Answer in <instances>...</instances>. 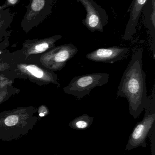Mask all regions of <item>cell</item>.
<instances>
[{
    "instance_id": "obj_1",
    "label": "cell",
    "mask_w": 155,
    "mask_h": 155,
    "mask_svg": "<svg viewBox=\"0 0 155 155\" xmlns=\"http://www.w3.org/2000/svg\"><path fill=\"white\" fill-rule=\"evenodd\" d=\"M143 56L142 49L135 51L117 89V96L125 97L128 101L129 113L134 119L142 114L148 101Z\"/></svg>"
},
{
    "instance_id": "obj_2",
    "label": "cell",
    "mask_w": 155,
    "mask_h": 155,
    "mask_svg": "<svg viewBox=\"0 0 155 155\" xmlns=\"http://www.w3.org/2000/svg\"><path fill=\"white\" fill-rule=\"evenodd\" d=\"M38 108L20 107L0 113V140L11 142L26 135L39 120Z\"/></svg>"
},
{
    "instance_id": "obj_3",
    "label": "cell",
    "mask_w": 155,
    "mask_h": 155,
    "mask_svg": "<svg viewBox=\"0 0 155 155\" xmlns=\"http://www.w3.org/2000/svg\"><path fill=\"white\" fill-rule=\"evenodd\" d=\"M2 73L10 79H28L40 86L50 84L59 86L57 74L43 66L39 61H29L14 63Z\"/></svg>"
},
{
    "instance_id": "obj_4",
    "label": "cell",
    "mask_w": 155,
    "mask_h": 155,
    "mask_svg": "<svg viewBox=\"0 0 155 155\" xmlns=\"http://www.w3.org/2000/svg\"><path fill=\"white\" fill-rule=\"evenodd\" d=\"M145 113L143 120L136 124L129 137L126 150L130 151L139 147H146L147 137L155 127V89L148 97V101L144 108Z\"/></svg>"
},
{
    "instance_id": "obj_5",
    "label": "cell",
    "mask_w": 155,
    "mask_h": 155,
    "mask_svg": "<svg viewBox=\"0 0 155 155\" xmlns=\"http://www.w3.org/2000/svg\"><path fill=\"white\" fill-rule=\"evenodd\" d=\"M62 37L58 35L43 39L25 40L21 49L11 53L13 61H39L41 55L55 47V43Z\"/></svg>"
},
{
    "instance_id": "obj_6",
    "label": "cell",
    "mask_w": 155,
    "mask_h": 155,
    "mask_svg": "<svg viewBox=\"0 0 155 155\" xmlns=\"http://www.w3.org/2000/svg\"><path fill=\"white\" fill-rule=\"evenodd\" d=\"M109 74L104 73L90 74L76 76L63 88L65 93L81 99L88 95L92 90L109 82Z\"/></svg>"
},
{
    "instance_id": "obj_7",
    "label": "cell",
    "mask_w": 155,
    "mask_h": 155,
    "mask_svg": "<svg viewBox=\"0 0 155 155\" xmlns=\"http://www.w3.org/2000/svg\"><path fill=\"white\" fill-rule=\"evenodd\" d=\"M78 51L77 47L72 43L56 46L42 54L39 62L47 69L58 71H61Z\"/></svg>"
},
{
    "instance_id": "obj_8",
    "label": "cell",
    "mask_w": 155,
    "mask_h": 155,
    "mask_svg": "<svg viewBox=\"0 0 155 155\" xmlns=\"http://www.w3.org/2000/svg\"><path fill=\"white\" fill-rule=\"evenodd\" d=\"M54 0H30L21 26L26 33L42 23L52 12Z\"/></svg>"
},
{
    "instance_id": "obj_9",
    "label": "cell",
    "mask_w": 155,
    "mask_h": 155,
    "mask_svg": "<svg viewBox=\"0 0 155 155\" xmlns=\"http://www.w3.org/2000/svg\"><path fill=\"white\" fill-rule=\"evenodd\" d=\"M85 9L86 16L82 21L83 25L92 32H103L104 27L108 24V15L104 9L93 0H76Z\"/></svg>"
},
{
    "instance_id": "obj_10",
    "label": "cell",
    "mask_w": 155,
    "mask_h": 155,
    "mask_svg": "<svg viewBox=\"0 0 155 155\" xmlns=\"http://www.w3.org/2000/svg\"><path fill=\"white\" fill-rule=\"evenodd\" d=\"M129 51L128 48L119 46L99 48L87 54L86 58L96 62L113 64L123 60Z\"/></svg>"
},
{
    "instance_id": "obj_11",
    "label": "cell",
    "mask_w": 155,
    "mask_h": 155,
    "mask_svg": "<svg viewBox=\"0 0 155 155\" xmlns=\"http://www.w3.org/2000/svg\"><path fill=\"white\" fill-rule=\"evenodd\" d=\"M148 0H133L130 5V17L126 27L123 40L129 41L136 31V26L143 9Z\"/></svg>"
},
{
    "instance_id": "obj_12",
    "label": "cell",
    "mask_w": 155,
    "mask_h": 155,
    "mask_svg": "<svg viewBox=\"0 0 155 155\" xmlns=\"http://www.w3.org/2000/svg\"><path fill=\"white\" fill-rule=\"evenodd\" d=\"M144 22L153 40V53L155 56V0H148L143 9Z\"/></svg>"
},
{
    "instance_id": "obj_13",
    "label": "cell",
    "mask_w": 155,
    "mask_h": 155,
    "mask_svg": "<svg viewBox=\"0 0 155 155\" xmlns=\"http://www.w3.org/2000/svg\"><path fill=\"white\" fill-rule=\"evenodd\" d=\"M14 81L0 73V104L20 93V89L13 86Z\"/></svg>"
},
{
    "instance_id": "obj_14",
    "label": "cell",
    "mask_w": 155,
    "mask_h": 155,
    "mask_svg": "<svg viewBox=\"0 0 155 155\" xmlns=\"http://www.w3.org/2000/svg\"><path fill=\"white\" fill-rule=\"evenodd\" d=\"M14 18V15L10 11V8L0 10V39L7 34L12 31H7L10 27Z\"/></svg>"
},
{
    "instance_id": "obj_15",
    "label": "cell",
    "mask_w": 155,
    "mask_h": 155,
    "mask_svg": "<svg viewBox=\"0 0 155 155\" xmlns=\"http://www.w3.org/2000/svg\"><path fill=\"white\" fill-rule=\"evenodd\" d=\"M94 117L87 114L78 117L72 120L69 124V126L75 130H84L89 128L93 122Z\"/></svg>"
},
{
    "instance_id": "obj_16",
    "label": "cell",
    "mask_w": 155,
    "mask_h": 155,
    "mask_svg": "<svg viewBox=\"0 0 155 155\" xmlns=\"http://www.w3.org/2000/svg\"><path fill=\"white\" fill-rule=\"evenodd\" d=\"M12 32V31L10 32L0 39V59L6 58L11 53L7 48L10 45L9 38Z\"/></svg>"
},
{
    "instance_id": "obj_17",
    "label": "cell",
    "mask_w": 155,
    "mask_h": 155,
    "mask_svg": "<svg viewBox=\"0 0 155 155\" xmlns=\"http://www.w3.org/2000/svg\"><path fill=\"white\" fill-rule=\"evenodd\" d=\"M14 63L11 56V53L6 58L0 59V73L6 71Z\"/></svg>"
},
{
    "instance_id": "obj_18",
    "label": "cell",
    "mask_w": 155,
    "mask_h": 155,
    "mask_svg": "<svg viewBox=\"0 0 155 155\" xmlns=\"http://www.w3.org/2000/svg\"><path fill=\"white\" fill-rule=\"evenodd\" d=\"M37 114L40 117H44L49 115L50 112L48 107L46 106L45 105H42L38 107Z\"/></svg>"
},
{
    "instance_id": "obj_19",
    "label": "cell",
    "mask_w": 155,
    "mask_h": 155,
    "mask_svg": "<svg viewBox=\"0 0 155 155\" xmlns=\"http://www.w3.org/2000/svg\"><path fill=\"white\" fill-rule=\"evenodd\" d=\"M20 0H6L2 5L0 6V10L6 9L8 7L14 6L20 2Z\"/></svg>"
},
{
    "instance_id": "obj_20",
    "label": "cell",
    "mask_w": 155,
    "mask_h": 155,
    "mask_svg": "<svg viewBox=\"0 0 155 155\" xmlns=\"http://www.w3.org/2000/svg\"></svg>"
}]
</instances>
